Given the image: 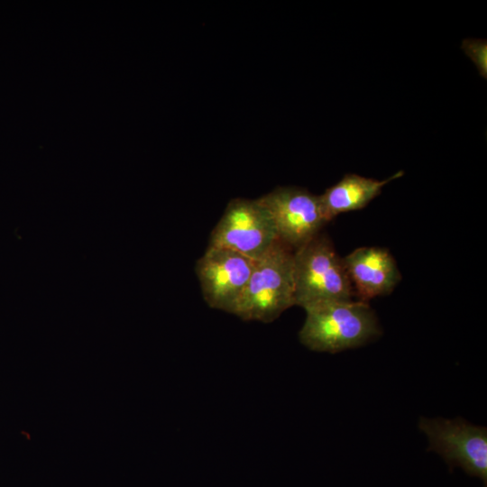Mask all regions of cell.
Wrapping results in <instances>:
<instances>
[{"instance_id": "obj_1", "label": "cell", "mask_w": 487, "mask_h": 487, "mask_svg": "<svg viewBox=\"0 0 487 487\" xmlns=\"http://www.w3.org/2000/svg\"><path fill=\"white\" fill-rule=\"evenodd\" d=\"M299 341L316 352L338 353L364 345L381 334L368 302L341 300L308 306Z\"/></svg>"}, {"instance_id": "obj_2", "label": "cell", "mask_w": 487, "mask_h": 487, "mask_svg": "<svg viewBox=\"0 0 487 487\" xmlns=\"http://www.w3.org/2000/svg\"><path fill=\"white\" fill-rule=\"evenodd\" d=\"M293 252L278 241L256 260L232 314L244 321L271 323L295 305Z\"/></svg>"}, {"instance_id": "obj_3", "label": "cell", "mask_w": 487, "mask_h": 487, "mask_svg": "<svg viewBox=\"0 0 487 487\" xmlns=\"http://www.w3.org/2000/svg\"><path fill=\"white\" fill-rule=\"evenodd\" d=\"M293 280L295 305L303 308L350 300L354 293L343 258L323 234L293 252Z\"/></svg>"}, {"instance_id": "obj_4", "label": "cell", "mask_w": 487, "mask_h": 487, "mask_svg": "<svg viewBox=\"0 0 487 487\" xmlns=\"http://www.w3.org/2000/svg\"><path fill=\"white\" fill-rule=\"evenodd\" d=\"M279 241L274 222L262 201L230 200L212 230L208 246L228 249L258 260Z\"/></svg>"}, {"instance_id": "obj_5", "label": "cell", "mask_w": 487, "mask_h": 487, "mask_svg": "<svg viewBox=\"0 0 487 487\" xmlns=\"http://www.w3.org/2000/svg\"><path fill=\"white\" fill-rule=\"evenodd\" d=\"M419 429L429 441L428 450L441 455L452 467H461L487 483V430L462 418H425Z\"/></svg>"}, {"instance_id": "obj_6", "label": "cell", "mask_w": 487, "mask_h": 487, "mask_svg": "<svg viewBox=\"0 0 487 487\" xmlns=\"http://www.w3.org/2000/svg\"><path fill=\"white\" fill-rule=\"evenodd\" d=\"M259 199L274 222L279 241L293 251L320 234L328 223L319 196L306 188L277 187Z\"/></svg>"}, {"instance_id": "obj_7", "label": "cell", "mask_w": 487, "mask_h": 487, "mask_svg": "<svg viewBox=\"0 0 487 487\" xmlns=\"http://www.w3.org/2000/svg\"><path fill=\"white\" fill-rule=\"evenodd\" d=\"M255 262L228 249L207 246L195 267L206 303L212 308L232 314Z\"/></svg>"}, {"instance_id": "obj_8", "label": "cell", "mask_w": 487, "mask_h": 487, "mask_svg": "<svg viewBox=\"0 0 487 487\" xmlns=\"http://www.w3.org/2000/svg\"><path fill=\"white\" fill-rule=\"evenodd\" d=\"M343 261L354 292L362 301L390 294L401 279L394 258L384 248L360 247Z\"/></svg>"}, {"instance_id": "obj_9", "label": "cell", "mask_w": 487, "mask_h": 487, "mask_svg": "<svg viewBox=\"0 0 487 487\" xmlns=\"http://www.w3.org/2000/svg\"><path fill=\"white\" fill-rule=\"evenodd\" d=\"M403 174L400 170L383 180L354 173L345 175L339 182L319 196L326 218L329 222L339 214L365 207L381 194L386 184Z\"/></svg>"}, {"instance_id": "obj_10", "label": "cell", "mask_w": 487, "mask_h": 487, "mask_svg": "<svg viewBox=\"0 0 487 487\" xmlns=\"http://www.w3.org/2000/svg\"><path fill=\"white\" fill-rule=\"evenodd\" d=\"M464 53L475 64L480 75L487 78V41L481 39H465L462 42Z\"/></svg>"}, {"instance_id": "obj_11", "label": "cell", "mask_w": 487, "mask_h": 487, "mask_svg": "<svg viewBox=\"0 0 487 487\" xmlns=\"http://www.w3.org/2000/svg\"><path fill=\"white\" fill-rule=\"evenodd\" d=\"M486 487V486H485Z\"/></svg>"}]
</instances>
